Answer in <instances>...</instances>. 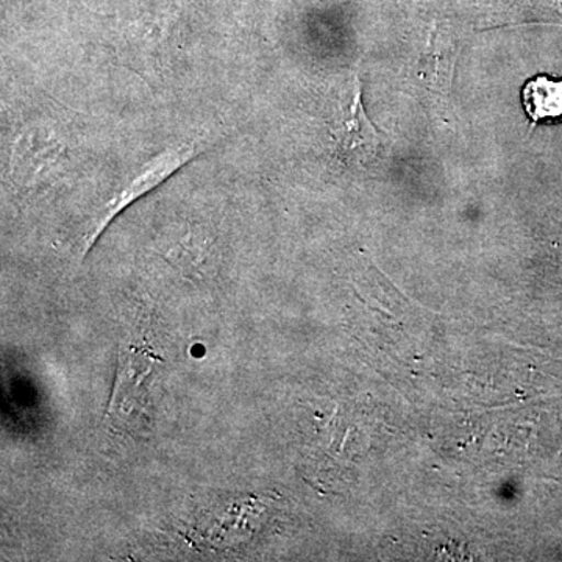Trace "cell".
<instances>
[{"label": "cell", "mask_w": 562, "mask_h": 562, "mask_svg": "<svg viewBox=\"0 0 562 562\" xmlns=\"http://www.w3.org/2000/svg\"><path fill=\"white\" fill-rule=\"evenodd\" d=\"M522 106L532 127L562 122V79L531 77L522 88Z\"/></svg>", "instance_id": "obj_3"}, {"label": "cell", "mask_w": 562, "mask_h": 562, "mask_svg": "<svg viewBox=\"0 0 562 562\" xmlns=\"http://www.w3.org/2000/svg\"><path fill=\"white\" fill-rule=\"evenodd\" d=\"M158 355L146 346H133L122 353L106 420L116 430L143 432L147 427V402L151 373Z\"/></svg>", "instance_id": "obj_1"}, {"label": "cell", "mask_w": 562, "mask_h": 562, "mask_svg": "<svg viewBox=\"0 0 562 562\" xmlns=\"http://www.w3.org/2000/svg\"><path fill=\"white\" fill-rule=\"evenodd\" d=\"M346 127L342 149L347 155L360 158L364 150L371 147L372 136H375V131L366 120L364 111L361 109L360 94L355 99L353 113H351V120L346 122Z\"/></svg>", "instance_id": "obj_4"}, {"label": "cell", "mask_w": 562, "mask_h": 562, "mask_svg": "<svg viewBox=\"0 0 562 562\" xmlns=\"http://www.w3.org/2000/svg\"><path fill=\"white\" fill-rule=\"evenodd\" d=\"M201 150L199 144H181L179 147H173V149L166 150L165 154L158 155V157L149 162L146 169L111 202L103 224H106L111 217L116 216L128 203L136 201L140 195L158 187L161 181L172 176L181 166L187 165V162L192 160Z\"/></svg>", "instance_id": "obj_2"}]
</instances>
